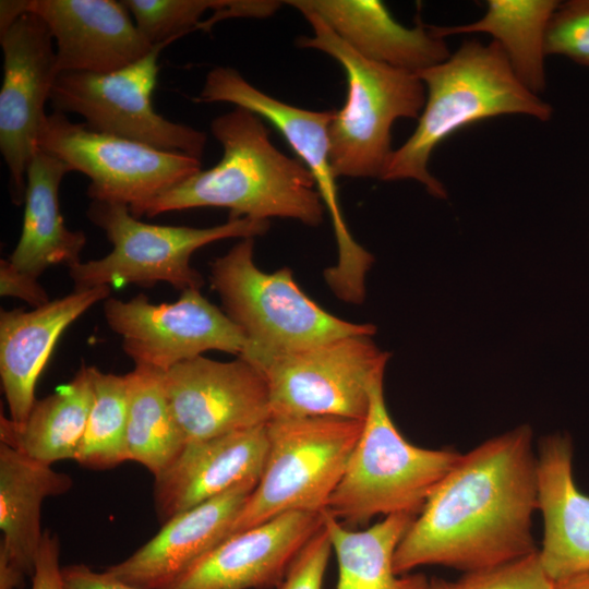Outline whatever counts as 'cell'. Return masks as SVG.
Returning <instances> with one entry per match:
<instances>
[{"mask_svg": "<svg viewBox=\"0 0 589 589\" xmlns=\"http://www.w3.org/2000/svg\"><path fill=\"white\" fill-rule=\"evenodd\" d=\"M537 509L533 432L521 424L460 454L401 538L394 570L441 565L468 574L527 556L538 551Z\"/></svg>", "mask_w": 589, "mask_h": 589, "instance_id": "obj_1", "label": "cell"}, {"mask_svg": "<svg viewBox=\"0 0 589 589\" xmlns=\"http://www.w3.org/2000/svg\"><path fill=\"white\" fill-rule=\"evenodd\" d=\"M211 131L223 147L220 160L129 207L133 216L224 207L229 219L278 217L308 226L322 224L325 206L311 172L273 145L263 119L236 107L213 119Z\"/></svg>", "mask_w": 589, "mask_h": 589, "instance_id": "obj_2", "label": "cell"}, {"mask_svg": "<svg viewBox=\"0 0 589 589\" xmlns=\"http://www.w3.org/2000/svg\"><path fill=\"white\" fill-rule=\"evenodd\" d=\"M426 99L408 140L394 149L380 180H413L429 194L446 199L444 184L429 170L433 151L456 131L484 119L524 115L548 121L552 106L514 73L495 41L466 40L443 62L417 74Z\"/></svg>", "mask_w": 589, "mask_h": 589, "instance_id": "obj_3", "label": "cell"}, {"mask_svg": "<svg viewBox=\"0 0 589 589\" xmlns=\"http://www.w3.org/2000/svg\"><path fill=\"white\" fill-rule=\"evenodd\" d=\"M254 238H243L211 267V285L224 312L245 337L239 356L260 369L274 358L341 337L373 335L375 327L328 313L283 267L261 271L253 257Z\"/></svg>", "mask_w": 589, "mask_h": 589, "instance_id": "obj_4", "label": "cell"}, {"mask_svg": "<svg viewBox=\"0 0 589 589\" xmlns=\"http://www.w3.org/2000/svg\"><path fill=\"white\" fill-rule=\"evenodd\" d=\"M313 29L297 43L320 50L345 71L348 92L328 128L336 177L381 179L393 153L392 128L398 119H418L426 99L421 79L371 61L350 48L315 12L294 5Z\"/></svg>", "mask_w": 589, "mask_h": 589, "instance_id": "obj_5", "label": "cell"}, {"mask_svg": "<svg viewBox=\"0 0 589 589\" xmlns=\"http://www.w3.org/2000/svg\"><path fill=\"white\" fill-rule=\"evenodd\" d=\"M459 457L452 449L408 442L388 413L381 380L372 388L362 432L325 512L345 526L378 515H418Z\"/></svg>", "mask_w": 589, "mask_h": 589, "instance_id": "obj_6", "label": "cell"}, {"mask_svg": "<svg viewBox=\"0 0 589 589\" xmlns=\"http://www.w3.org/2000/svg\"><path fill=\"white\" fill-rule=\"evenodd\" d=\"M363 423L329 416L269 419L264 469L229 536L285 513H324Z\"/></svg>", "mask_w": 589, "mask_h": 589, "instance_id": "obj_7", "label": "cell"}, {"mask_svg": "<svg viewBox=\"0 0 589 589\" xmlns=\"http://www.w3.org/2000/svg\"><path fill=\"white\" fill-rule=\"evenodd\" d=\"M87 217L104 230L112 250L69 268L74 290L130 284L149 287L159 281L181 291L200 289L202 275L190 264L196 250L223 239L254 238L268 229V221L251 218L208 228L147 224L125 204L100 201H92Z\"/></svg>", "mask_w": 589, "mask_h": 589, "instance_id": "obj_8", "label": "cell"}, {"mask_svg": "<svg viewBox=\"0 0 589 589\" xmlns=\"http://www.w3.org/2000/svg\"><path fill=\"white\" fill-rule=\"evenodd\" d=\"M372 336L341 337L262 365L271 419L329 416L364 421L372 388L384 378L389 358Z\"/></svg>", "mask_w": 589, "mask_h": 589, "instance_id": "obj_9", "label": "cell"}, {"mask_svg": "<svg viewBox=\"0 0 589 589\" xmlns=\"http://www.w3.org/2000/svg\"><path fill=\"white\" fill-rule=\"evenodd\" d=\"M172 41L155 45L145 57L115 72L60 73L50 94L55 110L82 116L84 124L95 132L201 160L206 134L166 119L152 104L158 56Z\"/></svg>", "mask_w": 589, "mask_h": 589, "instance_id": "obj_10", "label": "cell"}, {"mask_svg": "<svg viewBox=\"0 0 589 589\" xmlns=\"http://www.w3.org/2000/svg\"><path fill=\"white\" fill-rule=\"evenodd\" d=\"M37 147L89 178L92 201L146 202L201 170V160L132 140L95 132L64 113L48 115Z\"/></svg>", "mask_w": 589, "mask_h": 589, "instance_id": "obj_11", "label": "cell"}, {"mask_svg": "<svg viewBox=\"0 0 589 589\" xmlns=\"http://www.w3.org/2000/svg\"><path fill=\"white\" fill-rule=\"evenodd\" d=\"M104 314L135 365L163 372L208 350L239 357L247 344L240 328L200 289L183 290L175 302L159 304L144 294L108 298Z\"/></svg>", "mask_w": 589, "mask_h": 589, "instance_id": "obj_12", "label": "cell"}, {"mask_svg": "<svg viewBox=\"0 0 589 589\" xmlns=\"http://www.w3.org/2000/svg\"><path fill=\"white\" fill-rule=\"evenodd\" d=\"M196 100L230 103L245 108L279 131L311 172L324 206L330 214L340 255L339 266H349L348 289H362L364 273L372 256L353 240L340 209L328 135L334 110H308L283 103L254 87L230 67L212 69Z\"/></svg>", "mask_w": 589, "mask_h": 589, "instance_id": "obj_13", "label": "cell"}, {"mask_svg": "<svg viewBox=\"0 0 589 589\" xmlns=\"http://www.w3.org/2000/svg\"><path fill=\"white\" fill-rule=\"evenodd\" d=\"M0 149L10 173L12 201L24 202L26 170L48 115L45 104L59 75L52 36L45 22L26 12L0 34Z\"/></svg>", "mask_w": 589, "mask_h": 589, "instance_id": "obj_14", "label": "cell"}, {"mask_svg": "<svg viewBox=\"0 0 589 589\" xmlns=\"http://www.w3.org/2000/svg\"><path fill=\"white\" fill-rule=\"evenodd\" d=\"M164 384L185 445L271 419L263 373L239 357L224 362L199 356L164 372Z\"/></svg>", "mask_w": 589, "mask_h": 589, "instance_id": "obj_15", "label": "cell"}, {"mask_svg": "<svg viewBox=\"0 0 589 589\" xmlns=\"http://www.w3.org/2000/svg\"><path fill=\"white\" fill-rule=\"evenodd\" d=\"M323 513L290 512L227 537L170 589H271L279 587Z\"/></svg>", "mask_w": 589, "mask_h": 589, "instance_id": "obj_16", "label": "cell"}, {"mask_svg": "<svg viewBox=\"0 0 589 589\" xmlns=\"http://www.w3.org/2000/svg\"><path fill=\"white\" fill-rule=\"evenodd\" d=\"M28 11L45 22L56 41L59 74L115 72L154 47L121 1L29 0Z\"/></svg>", "mask_w": 589, "mask_h": 589, "instance_id": "obj_17", "label": "cell"}, {"mask_svg": "<svg viewBox=\"0 0 589 589\" xmlns=\"http://www.w3.org/2000/svg\"><path fill=\"white\" fill-rule=\"evenodd\" d=\"M268 448L266 423L189 443L154 481V504L164 524L171 517L244 483H255Z\"/></svg>", "mask_w": 589, "mask_h": 589, "instance_id": "obj_18", "label": "cell"}, {"mask_svg": "<svg viewBox=\"0 0 589 589\" xmlns=\"http://www.w3.org/2000/svg\"><path fill=\"white\" fill-rule=\"evenodd\" d=\"M255 483L228 492L171 517L144 545L106 568L144 589H170L203 556L225 540Z\"/></svg>", "mask_w": 589, "mask_h": 589, "instance_id": "obj_19", "label": "cell"}, {"mask_svg": "<svg viewBox=\"0 0 589 589\" xmlns=\"http://www.w3.org/2000/svg\"><path fill=\"white\" fill-rule=\"evenodd\" d=\"M110 287L73 292L29 311L0 312V378L9 419L25 422L37 381L63 332L96 303L107 300Z\"/></svg>", "mask_w": 589, "mask_h": 589, "instance_id": "obj_20", "label": "cell"}, {"mask_svg": "<svg viewBox=\"0 0 589 589\" xmlns=\"http://www.w3.org/2000/svg\"><path fill=\"white\" fill-rule=\"evenodd\" d=\"M537 455V500L544 533L541 565L557 582L589 574V496L573 477V445L566 434L543 436Z\"/></svg>", "mask_w": 589, "mask_h": 589, "instance_id": "obj_21", "label": "cell"}, {"mask_svg": "<svg viewBox=\"0 0 589 589\" xmlns=\"http://www.w3.org/2000/svg\"><path fill=\"white\" fill-rule=\"evenodd\" d=\"M286 3L315 12L360 56L395 69L418 74L449 56L445 38L432 25L418 22L407 27L376 0H293Z\"/></svg>", "mask_w": 589, "mask_h": 589, "instance_id": "obj_22", "label": "cell"}, {"mask_svg": "<svg viewBox=\"0 0 589 589\" xmlns=\"http://www.w3.org/2000/svg\"><path fill=\"white\" fill-rule=\"evenodd\" d=\"M51 466L0 443V561L25 577L34 573L43 541L44 501L72 486L71 477Z\"/></svg>", "mask_w": 589, "mask_h": 589, "instance_id": "obj_23", "label": "cell"}, {"mask_svg": "<svg viewBox=\"0 0 589 589\" xmlns=\"http://www.w3.org/2000/svg\"><path fill=\"white\" fill-rule=\"evenodd\" d=\"M70 171L67 163L39 147L28 163L22 231L9 261L33 277L51 265L70 268L81 262L86 236L65 226L59 204L60 183Z\"/></svg>", "mask_w": 589, "mask_h": 589, "instance_id": "obj_24", "label": "cell"}, {"mask_svg": "<svg viewBox=\"0 0 589 589\" xmlns=\"http://www.w3.org/2000/svg\"><path fill=\"white\" fill-rule=\"evenodd\" d=\"M93 401L91 365L82 363L73 378L36 399L24 423L1 414L0 443L38 461L74 460Z\"/></svg>", "mask_w": 589, "mask_h": 589, "instance_id": "obj_25", "label": "cell"}, {"mask_svg": "<svg viewBox=\"0 0 589 589\" xmlns=\"http://www.w3.org/2000/svg\"><path fill=\"white\" fill-rule=\"evenodd\" d=\"M416 516L389 515L358 531L324 512L323 525L338 563L336 589H426L430 580L423 574L394 570L395 551Z\"/></svg>", "mask_w": 589, "mask_h": 589, "instance_id": "obj_26", "label": "cell"}, {"mask_svg": "<svg viewBox=\"0 0 589 589\" xmlns=\"http://www.w3.org/2000/svg\"><path fill=\"white\" fill-rule=\"evenodd\" d=\"M556 0H488L477 21L455 26H433L442 38L485 33L504 51L518 80L540 96L545 88V33L558 5Z\"/></svg>", "mask_w": 589, "mask_h": 589, "instance_id": "obj_27", "label": "cell"}, {"mask_svg": "<svg viewBox=\"0 0 589 589\" xmlns=\"http://www.w3.org/2000/svg\"><path fill=\"white\" fill-rule=\"evenodd\" d=\"M125 375L127 460L141 464L156 477L179 456L185 441L170 409L164 372L135 365Z\"/></svg>", "mask_w": 589, "mask_h": 589, "instance_id": "obj_28", "label": "cell"}, {"mask_svg": "<svg viewBox=\"0 0 589 589\" xmlns=\"http://www.w3.org/2000/svg\"><path fill=\"white\" fill-rule=\"evenodd\" d=\"M93 401L74 461L106 470L127 460V375L105 373L91 365Z\"/></svg>", "mask_w": 589, "mask_h": 589, "instance_id": "obj_29", "label": "cell"}, {"mask_svg": "<svg viewBox=\"0 0 589 589\" xmlns=\"http://www.w3.org/2000/svg\"><path fill=\"white\" fill-rule=\"evenodd\" d=\"M135 25L153 45L176 40L197 31L206 11H218L227 0H122Z\"/></svg>", "mask_w": 589, "mask_h": 589, "instance_id": "obj_30", "label": "cell"}, {"mask_svg": "<svg viewBox=\"0 0 589 589\" xmlns=\"http://www.w3.org/2000/svg\"><path fill=\"white\" fill-rule=\"evenodd\" d=\"M545 55L566 57L589 68V0L560 2L545 33Z\"/></svg>", "mask_w": 589, "mask_h": 589, "instance_id": "obj_31", "label": "cell"}, {"mask_svg": "<svg viewBox=\"0 0 589 589\" xmlns=\"http://www.w3.org/2000/svg\"><path fill=\"white\" fill-rule=\"evenodd\" d=\"M456 589H556L543 569L538 551L513 562L464 574Z\"/></svg>", "mask_w": 589, "mask_h": 589, "instance_id": "obj_32", "label": "cell"}, {"mask_svg": "<svg viewBox=\"0 0 589 589\" xmlns=\"http://www.w3.org/2000/svg\"><path fill=\"white\" fill-rule=\"evenodd\" d=\"M333 546L324 525L305 543L278 589H323Z\"/></svg>", "mask_w": 589, "mask_h": 589, "instance_id": "obj_33", "label": "cell"}, {"mask_svg": "<svg viewBox=\"0 0 589 589\" xmlns=\"http://www.w3.org/2000/svg\"><path fill=\"white\" fill-rule=\"evenodd\" d=\"M0 294L23 300L34 308H39L50 301L38 278L33 277L10 263L0 261Z\"/></svg>", "mask_w": 589, "mask_h": 589, "instance_id": "obj_34", "label": "cell"}, {"mask_svg": "<svg viewBox=\"0 0 589 589\" xmlns=\"http://www.w3.org/2000/svg\"><path fill=\"white\" fill-rule=\"evenodd\" d=\"M32 589H64L60 566V541L57 534L45 530L39 554L32 575Z\"/></svg>", "mask_w": 589, "mask_h": 589, "instance_id": "obj_35", "label": "cell"}, {"mask_svg": "<svg viewBox=\"0 0 589 589\" xmlns=\"http://www.w3.org/2000/svg\"><path fill=\"white\" fill-rule=\"evenodd\" d=\"M62 578L64 589H144L128 584L107 570L99 573L84 564L62 567Z\"/></svg>", "mask_w": 589, "mask_h": 589, "instance_id": "obj_36", "label": "cell"}, {"mask_svg": "<svg viewBox=\"0 0 589 589\" xmlns=\"http://www.w3.org/2000/svg\"><path fill=\"white\" fill-rule=\"evenodd\" d=\"M280 3L261 0H227V4L202 21L197 29L209 32L216 23L232 17H266L273 14Z\"/></svg>", "mask_w": 589, "mask_h": 589, "instance_id": "obj_37", "label": "cell"}, {"mask_svg": "<svg viewBox=\"0 0 589 589\" xmlns=\"http://www.w3.org/2000/svg\"><path fill=\"white\" fill-rule=\"evenodd\" d=\"M29 0L0 1V34L5 32L24 13L28 12Z\"/></svg>", "mask_w": 589, "mask_h": 589, "instance_id": "obj_38", "label": "cell"}, {"mask_svg": "<svg viewBox=\"0 0 589 589\" xmlns=\"http://www.w3.org/2000/svg\"><path fill=\"white\" fill-rule=\"evenodd\" d=\"M556 589H589V574L578 575L555 582Z\"/></svg>", "mask_w": 589, "mask_h": 589, "instance_id": "obj_39", "label": "cell"}, {"mask_svg": "<svg viewBox=\"0 0 589 589\" xmlns=\"http://www.w3.org/2000/svg\"><path fill=\"white\" fill-rule=\"evenodd\" d=\"M426 589H456L455 581H446L438 578H432Z\"/></svg>", "mask_w": 589, "mask_h": 589, "instance_id": "obj_40", "label": "cell"}]
</instances>
